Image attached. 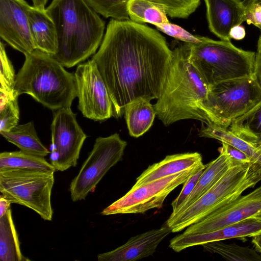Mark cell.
I'll use <instances>...</instances> for the list:
<instances>
[{"mask_svg":"<svg viewBox=\"0 0 261 261\" xmlns=\"http://www.w3.org/2000/svg\"><path fill=\"white\" fill-rule=\"evenodd\" d=\"M261 231V220L250 217L240 222L222 227L214 231L175 236L170 242L169 247L176 252L197 245L233 238L253 237Z\"/></svg>","mask_w":261,"mask_h":261,"instance_id":"obj_15","label":"cell"},{"mask_svg":"<svg viewBox=\"0 0 261 261\" xmlns=\"http://www.w3.org/2000/svg\"><path fill=\"white\" fill-rule=\"evenodd\" d=\"M34 7L40 9H45L47 0H32Z\"/></svg>","mask_w":261,"mask_h":261,"instance_id":"obj_41","label":"cell"},{"mask_svg":"<svg viewBox=\"0 0 261 261\" xmlns=\"http://www.w3.org/2000/svg\"><path fill=\"white\" fill-rule=\"evenodd\" d=\"M206 17L211 32L222 40L230 41V32L245 21L241 0H204Z\"/></svg>","mask_w":261,"mask_h":261,"instance_id":"obj_17","label":"cell"},{"mask_svg":"<svg viewBox=\"0 0 261 261\" xmlns=\"http://www.w3.org/2000/svg\"><path fill=\"white\" fill-rule=\"evenodd\" d=\"M246 35L244 28L241 25L233 27L230 31V36L231 38L236 40L243 39Z\"/></svg>","mask_w":261,"mask_h":261,"instance_id":"obj_38","label":"cell"},{"mask_svg":"<svg viewBox=\"0 0 261 261\" xmlns=\"http://www.w3.org/2000/svg\"><path fill=\"white\" fill-rule=\"evenodd\" d=\"M159 31L184 43L196 44L203 42L206 37L194 35L181 27L170 22L154 25Z\"/></svg>","mask_w":261,"mask_h":261,"instance_id":"obj_34","label":"cell"},{"mask_svg":"<svg viewBox=\"0 0 261 261\" xmlns=\"http://www.w3.org/2000/svg\"><path fill=\"white\" fill-rule=\"evenodd\" d=\"M127 11L130 19L138 23L155 25L169 22L164 9L148 0H130Z\"/></svg>","mask_w":261,"mask_h":261,"instance_id":"obj_27","label":"cell"},{"mask_svg":"<svg viewBox=\"0 0 261 261\" xmlns=\"http://www.w3.org/2000/svg\"><path fill=\"white\" fill-rule=\"evenodd\" d=\"M7 169L57 171L44 157L31 154L21 150L4 151L0 153V171Z\"/></svg>","mask_w":261,"mask_h":261,"instance_id":"obj_26","label":"cell"},{"mask_svg":"<svg viewBox=\"0 0 261 261\" xmlns=\"http://www.w3.org/2000/svg\"><path fill=\"white\" fill-rule=\"evenodd\" d=\"M220 149L235 160L243 163L254 162L246 153L228 144L222 143V146Z\"/></svg>","mask_w":261,"mask_h":261,"instance_id":"obj_36","label":"cell"},{"mask_svg":"<svg viewBox=\"0 0 261 261\" xmlns=\"http://www.w3.org/2000/svg\"><path fill=\"white\" fill-rule=\"evenodd\" d=\"M11 203L2 194L0 196V217L10 208Z\"/></svg>","mask_w":261,"mask_h":261,"instance_id":"obj_39","label":"cell"},{"mask_svg":"<svg viewBox=\"0 0 261 261\" xmlns=\"http://www.w3.org/2000/svg\"><path fill=\"white\" fill-rule=\"evenodd\" d=\"M207 166V164L204 165L203 163L200 164L183 184L184 185L179 194L171 203L172 212L170 216H174L178 212L186 199L195 188Z\"/></svg>","mask_w":261,"mask_h":261,"instance_id":"obj_33","label":"cell"},{"mask_svg":"<svg viewBox=\"0 0 261 261\" xmlns=\"http://www.w3.org/2000/svg\"><path fill=\"white\" fill-rule=\"evenodd\" d=\"M0 92L8 97L15 99L14 86L16 75L13 65L7 55L2 42L0 44Z\"/></svg>","mask_w":261,"mask_h":261,"instance_id":"obj_31","label":"cell"},{"mask_svg":"<svg viewBox=\"0 0 261 261\" xmlns=\"http://www.w3.org/2000/svg\"><path fill=\"white\" fill-rule=\"evenodd\" d=\"M0 260L1 261L30 260L21 253L20 243L9 208L0 217Z\"/></svg>","mask_w":261,"mask_h":261,"instance_id":"obj_23","label":"cell"},{"mask_svg":"<svg viewBox=\"0 0 261 261\" xmlns=\"http://www.w3.org/2000/svg\"><path fill=\"white\" fill-rule=\"evenodd\" d=\"M190 43L178 45L161 94L153 105L156 116L166 126L184 119L208 124L202 111L209 87L189 60Z\"/></svg>","mask_w":261,"mask_h":261,"instance_id":"obj_3","label":"cell"},{"mask_svg":"<svg viewBox=\"0 0 261 261\" xmlns=\"http://www.w3.org/2000/svg\"><path fill=\"white\" fill-rule=\"evenodd\" d=\"M173 56L156 30L129 20L109 22L91 60L108 89L113 117H121L126 106L136 99L159 98Z\"/></svg>","mask_w":261,"mask_h":261,"instance_id":"obj_1","label":"cell"},{"mask_svg":"<svg viewBox=\"0 0 261 261\" xmlns=\"http://www.w3.org/2000/svg\"><path fill=\"white\" fill-rule=\"evenodd\" d=\"M17 99L0 92V133L9 132L17 125L20 113Z\"/></svg>","mask_w":261,"mask_h":261,"instance_id":"obj_30","label":"cell"},{"mask_svg":"<svg viewBox=\"0 0 261 261\" xmlns=\"http://www.w3.org/2000/svg\"><path fill=\"white\" fill-rule=\"evenodd\" d=\"M202 163L200 153L187 152L167 155L161 161L149 166L137 178L136 188L161 178L195 167Z\"/></svg>","mask_w":261,"mask_h":261,"instance_id":"obj_18","label":"cell"},{"mask_svg":"<svg viewBox=\"0 0 261 261\" xmlns=\"http://www.w3.org/2000/svg\"><path fill=\"white\" fill-rule=\"evenodd\" d=\"M54 171L7 169L0 171V192L11 203L25 206L43 220L51 221Z\"/></svg>","mask_w":261,"mask_h":261,"instance_id":"obj_8","label":"cell"},{"mask_svg":"<svg viewBox=\"0 0 261 261\" xmlns=\"http://www.w3.org/2000/svg\"><path fill=\"white\" fill-rule=\"evenodd\" d=\"M125 118L129 135L138 138L145 133L153 124L156 113L150 101L143 98L127 104L124 109Z\"/></svg>","mask_w":261,"mask_h":261,"instance_id":"obj_21","label":"cell"},{"mask_svg":"<svg viewBox=\"0 0 261 261\" xmlns=\"http://www.w3.org/2000/svg\"><path fill=\"white\" fill-rule=\"evenodd\" d=\"M258 1L259 2V3H260L261 4V0H258ZM258 43H261V33H260V35H259V37L258 38V41H257Z\"/></svg>","mask_w":261,"mask_h":261,"instance_id":"obj_43","label":"cell"},{"mask_svg":"<svg viewBox=\"0 0 261 261\" xmlns=\"http://www.w3.org/2000/svg\"><path fill=\"white\" fill-rule=\"evenodd\" d=\"M255 53L244 50L230 41H205L190 44L189 60L208 87L218 83L254 75Z\"/></svg>","mask_w":261,"mask_h":261,"instance_id":"obj_6","label":"cell"},{"mask_svg":"<svg viewBox=\"0 0 261 261\" xmlns=\"http://www.w3.org/2000/svg\"><path fill=\"white\" fill-rule=\"evenodd\" d=\"M25 0H0V36L24 55L36 49L30 30Z\"/></svg>","mask_w":261,"mask_h":261,"instance_id":"obj_14","label":"cell"},{"mask_svg":"<svg viewBox=\"0 0 261 261\" xmlns=\"http://www.w3.org/2000/svg\"><path fill=\"white\" fill-rule=\"evenodd\" d=\"M204 250L217 254L232 261H261V256L255 250L235 243H225L222 241H214L202 245Z\"/></svg>","mask_w":261,"mask_h":261,"instance_id":"obj_28","label":"cell"},{"mask_svg":"<svg viewBox=\"0 0 261 261\" xmlns=\"http://www.w3.org/2000/svg\"><path fill=\"white\" fill-rule=\"evenodd\" d=\"M261 210V186L187 227L184 234L207 233L254 216Z\"/></svg>","mask_w":261,"mask_h":261,"instance_id":"obj_13","label":"cell"},{"mask_svg":"<svg viewBox=\"0 0 261 261\" xmlns=\"http://www.w3.org/2000/svg\"><path fill=\"white\" fill-rule=\"evenodd\" d=\"M74 75L78 109L83 116L94 121L113 116L112 99L96 63L91 60L78 64Z\"/></svg>","mask_w":261,"mask_h":261,"instance_id":"obj_12","label":"cell"},{"mask_svg":"<svg viewBox=\"0 0 261 261\" xmlns=\"http://www.w3.org/2000/svg\"><path fill=\"white\" fill-rule=\"evenodd\" d=\"M261 180V165L256 162L232 167L208 191L181 213L166 221L172 232L182 230L241 196Z\"/></svg>","mask_w":261,"mask_h":261,"instance_id":"obj_5","label":"cell"},{"mask_svg":"<svg viewBox=\"0 0 261 261\" xmlns=\"http://www.w3.org/2000/svg\"><path fill=\"white\" fill-rule=\"evenodd\" d=\"M76 116L70 108L57 110L54 115L50 126V161L57 171H64L76 166L87 138Z\"/></svg>","mask_w":261,"mask_h":261,"instance_id":"obj_11","label":"cell"},{"mask_svg":"<svg viewBox=\"0 0 261 261\" xmlns=\"http://www.w3.org/2000/svg\"><path fill=\"white\" fill-rule=\"evenodd\" d=\"M261 101V86L253 75L209 87L202 110L209 123L228 128L232 121Z\"/></svg>","mask_w":261,"mask_h":261,"instance_id":"obj_7","label":"cell"},{"mask_svg":"<svg viewBox=\"0 0 261 261\" xmlns=\"http://www.w3.org/2000/svg\"><path fill=\"white\" fill-rule=\"evenodd\" d=\"M253 217L261 220V210Z\"/></svg>","mask_w":261,"mask_h":261,"instance_id":"obj_42","label":"cell"},{"mask_svg":"<svg viewBox=\"0 0 261 261\" xmlns=\"http://www.w3.org/2000/svg\"><path fill=\"white\" fill-rule=\"evenodd\" d=\"M0 134L8 142L25 153L42 157L49 153L38 138L32 121L17 125L9 132Z\"/></svg>","mask_w":261,"mask_h":261,"instance_id":"obj_22","label":"cell"},{"mask_svg":"<svg viewBox=\"0 0 261 261\" xmlns=\"http://www.w3.org/2000/svg\"><path fill=\"white\" fill-rule=\"evenodd\" d=\"M46 11L56 32L54 58L70 68L95 53L103 39L105 22L84 0H52Z\"/></svg>","mask_w":261,"mask_h":261,"instance_id":"obj_2","label":"cell"},{"mask_svg":"<svg viewBox=\"0 0 261 261\" xmlns=\"http://www.w3.org/2000/svg\"><path fill=\"white\" fill-rule=\"evenodd\" d=\"M199 165L132 188L124 196L105 208L101 214L103 215L143 214L151 209L160 208L167 196L178 186L183 184Z\"/></svg>","mask_w":261,"mask_h":261,"instance_id":"obj_10","label":"cell"},{"mask_svg":"<svg viewBox=\"0 0 261 261\" xmlns=\"http://www.w3.org/2000/svg\"><path fill=\"white\" fill-rule=\"evenodd\" d=\"M163 8L171 18H186L194 13L200 0H148Z\"/></svg>","mask_w":261,"mask_h":261,"instance_id":"obj_32","label":"cell"},{"mask_svg":"<svg viewBox=\"0 0 261 261\" xmlns=\"http://www.w3.org/2000/svg\"><path fill=\"white\" fill-rule=\"evenodd\" d=\"M243 163H245L233 159L225 151L220 148V155L215 160L207 164L195 188L186 199L178 212L175 215L181 213L195 202L232 167Z\"/></svg>","mask_w":261,"mask_h":261,"instance_id":"obj_20","label":"cell"},{"mask_svg":"<svg viewBox=\"0 0 261 261\" xmlns=\"http://www.w3.org/2000/svg\"><path fill=\"white\" fill-rule=\"evenodd\" d=\"M172 232L166 221L153 229L130 238L124 244L97 255L99 261H135L153 255L160 243Z\"/></svg>","mask_w":261,"mask_h":261,"instance_id":"obj_16","label":"cell"},{"mask_svg":"<svg viewBox=\"0 0 261 261\" xmlns=\"http://www.w3.org/2000/svg\"><path fill=\"white\" fill-rule=\"evenodd\" d=\"M126 145V142L117 133L96 139L88 158L70 184L72 201L84 200L94 191L108 171L121 160Z\"/></svg>","mask_w":261,"mask_h":261,"instance_id":"obj_9","label":"cell"},{"mask_svg":"<svg viewBox=\"0 0 261 261\" xmlns=\"http://www.w3.org/2000/svg\"><path fill=\"white\" fill-rule=\"evenodd\" d=\"M228 129L261 148V101L248 112L233 120Z\"/></svg>","mask_w":261,"mask_h":261,"instance_id":"obj_25","label":"cell"},{"mask_svg":"<svg viewBox=\"0 0 261 261\" xmlns=\"http://www.w3.org/2000/svg\"><path fill=\"white\" fill-rule=\"evenodd\" d=\"M96 13L118 20H129L127 5L130 0H84Z\"/></svg>","mask_w":261,"mask_h":261,"instance_id":"obj_29","label":"cell"},{"mask_svg":"<svg viewBox=\"0 0 261 261\" xmlns=\"http://www.w3.org/2000/svg\"><path fill=\"white\" fill-rule=\"evenodd\" d=\"M30 30L36 49L54 56L57 50L54 23L45 9L30 6L28 11Z\"/></svg>","mask_w":261,"mask_h":261,"instance_id":"obj_19","label":"cell"},{"mask_svg":"<svg viewBox=\"0 0 261 261\" xmlns=\"http://www.w3.org/2000/svg\"><path fill=\"white\" fill-rule=\"evenodd\" d=\"M199 136L213 138L228 144L246 153L251 159L261 165V148L239 137L228 128L213 123L202 125Z\"/></svg>","mask_w":261,"mask_h":261,"instance_id":"obj_24","label":"cell"},{"mask_svg":"<svg viewBox=\"0 0 261 261\" xmlns=\"http://www.w3.org/2000/svg\"><path fill=\"white\" fill-rule=\"evenodd\" d=\"M24 56V63L16 75L15 97L29 94L52 110L70 108L77 97L74 73L38 49Z\"/></svg>","mask_w":261,"mask_h":261,"instance_id":"obj_4","label":"cell"},{"mask_svg":"<svg viewBox=\"0 0 261 261\" xmlns=\"http://www.w3.org/2000/svg\"><path fill=\"white\" fill-rule=\"evenodd\" d=\"M245 21L261 30V4L258 0H244Z\"/></svg>","mask_w":261,"mask_h":261,"instance_id":"obj_35","label":"cell"},{"mask_svg":"<svg viewBox=\"0 0 261 261\" xmlns=\"http://www.w3.org/2000/svg\"><path fill=\"white\" fill-rule=\"evenodd\" d=\"M254 76L261 86V43H257L254 68Z\"/></svg>","mask_w":261,"mask_h":261,"instance_id":"obj_37","label":"cell"},{"mask_svg":"<svg viewBox=\"0 0 261 261\" xmlns=\"http://www.w3.org/2000/svg\"><path fill=\"white\" fill-rule=\"evenodd\" d=\"M252 243L255 250L261 254V231L253 236Z\"/></svg>","mask_w":261,"mask_h":261,"instance_id":"obj_40","label":"cell"}]
</instances>
